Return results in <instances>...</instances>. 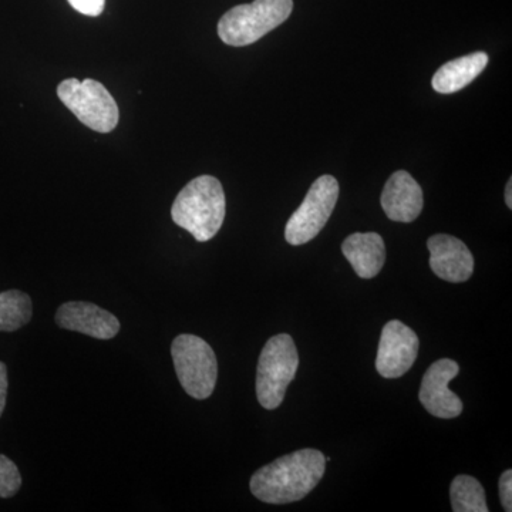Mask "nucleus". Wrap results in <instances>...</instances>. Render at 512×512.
Masks as SVG:
<instances>
[{
    "instance_id": "nucleus-1",
    "label": "nucleus",
    "mask_w": 512,
    "mask_h": 512,
    "mask_svg": "<svg viewBox=\"0 0 512 512\" xmlns=\"http://www.w3.org/2000/svg\"><path fill=\"white\" fill-rule=\"evenodd\" d=\"M325 470V456L315 448H303L259 468L249 485L262 503H296L315 490Z\"/></svg>"
},
{
    "instance_id": "nucleus-2",
    "label": "nucleus",
    "mask_w": 512,
    "mask_h": 512,
    "mask_svg": "<svg viewBox=\"0 0 512 512\" xmlns=\"http://www.w3.org/2000/svg\"><path fill=\"white\" fill-rule=\"evenodd\" d=\"M224 188L211 175H201L185 185L175 198L171 217L178 227L198 242H207L220 231L225 220Z\"/></svg>"
},
{
    "instance_id": "nucleus-3",
    "label": "nucleus",
    "mask_w": 512,
    "mask_h": 512,
    "mask_svg": "<svg viewBox=\"0 0 512 512\" xmlns=\"http://www.w3.org/2000/svg\"><path fill=\"white\" fill-rule=\"evenodd\" d=\"M293 0H254L235 6L222 16L218 35L229 46L244 47L258 42L291 16Z\"/></svg>"
},
{
    "instance_id": "nucleus-4",
    "label": "nucleus",
    "mask_w": 512,
    "mask_h": 512,
    "mask_svg": "<svg viewBox=\"0 0 512 512\" xmlns=\"http://www.w3.org/2000/svg\"><path fill=\"white\" fill-rule=\"evenodd\" d=\"M298 367V349L291 336L281 333L266 342L256 369V397L264 409L281 406Z\"/></svg>"
},
{
    "instance_id": "nucleus-5",
    "label": "nucleus",
    "mask_w": 512,
    "mask_h": 512,
    "mask_svg": "<svg viewBox=\"0 0 512 512\" xmlns=\"http://www.w3.org/2000/svg\"><path fill=\"white\" fill-rule=\"evenodd\" d=\"M171 356L185 393L197 400L208 399L218 379L217 356L211 346L198 336L180 335L174 339Z\"/></svg>"
},
{
    "instance_id": "nucleus-6",
    "label": "nucleus",
    "mask_w": 512,
    "mask_h": 512,
    "mask_svg": "<svg viewBox=\"0 0 512 512\" xmlns=\"http://www.w3.org/2000/svg\"><path fill=\"white\" fill-rule=\"evenodd\" d=\"M57 96L84 126L97 133H110L119 124V106L97 80H63L57 87Z\"/></svg>"
},
{
    "instance_id": "nucleus-7",
    "label": "nucleus",
    "mask_w": 512,
    "mask_h": 512,
    "mask_svg": "<svg viewBox=\"0 0 512 512\" xmlns=\"http://www.w3.org/2000/svg\"><path fill=\"white\" fill-rule=\"evenodd\" d=\"M339 198V183L332 175H322L312 184L301 207L293 212L285 228L291 245L308 244L328 224Z\"/></svg>"
},
{
    "instance_id": "nucleus-8",
    "label": "nucleus",
    "mask_w": 512,
    "mask_h": 512,
    "mask_svg": "<svg viewBox=\"0 0 512 512\" xmlns=\"http://www.w3.org/2000/svg\"><path fill=\"white\" fill-rule=\"evenodd\" d=\"M419 336L400 320L386 323L377 350L376 370L384 379L406 375L419 355Z\"/></svg>"
},
{
    "instance_id": "nucleus-9",
    "label": "nucleus",
    "mask_w": 512,
    "mask_h": 512,
    "mask_svg": "<svg viewBox=\"0 0 512 512\" xmlns=\"http://www.w3.org/2000/svg\"><path fill=\"white\" fill-rule=\"evenodd\" d=\"M460 373V366L451 359H440L424 373L419 393L420 403L431 416L456 419L463 413V402L448 384Z\"/></svg>"
},
{
    "instance_id": "nucleus-10",
    "label": "nucleus",
    "mask_w": 512,
    "mask_h": 512,
    "mask_svg": "<svg viewBox=\"0 0 512 512\" xmlns=\"http://www.w3.org/2000/svg\"><path fill=\"white\" fill-rule=\"evenodd\" d=\"M59 328L83 333L90 338L109 340L120 332V322L113 313L90 302H66L57 309Z\"/></svg>"
},
{
    "instance_id": "nucleus-11",
    "label": "nucleus",
    "mask_w": 512,
    "mask_h": 512,
    "mask_svg": "<svg viewBox=\"0 0 512 512\" xmlns=\"http://www.w3.org/2000/svg\"><path fill=\"white\" fill-rule=\"evenodd\" d=\"M430 268L443 281L467 282L473 276L474 258L463 241L451 235H434L427 241Z\"/></svg>"
},
{
    "instance_id": "nucleus-12",
    "label": "nucleus",
    "mask_w": 512,
    "mask_h": 512,
    "mask_svg": "<svg viewBox=\"0 0 512 512\" xmlns=\"http://www.w3.org/2000/svg\"><path fill=\"white\" fill-rule=\"evenodd\" d=\"M380 204L389 220L409 224L423 211V190L407 171H396L384 185Z\"/></svg>"
},
{
    "instance_id": "nucleus-13",
    "label": "nucleus",
    "mask_w": 512,
    "mask_h": 512,
    "mask_svg": "<svg viewBox=\"0 0 512 512\" xmlns=\"http://www.w3.org/2000/svg\"><path fill=\"white\" fill-rule=\"evenodd\" d=\"M342 252L362 279L375 278L386 262V247L383 238L376 232L350 235L343 241Z\"/></svg>"
},
{
    "instance_id": "nucleus-14",
    "label": "nucleus",
    "mask_w": 512,
    "mask_h": 512,
    "mask_svg": "<svg viewBox=\"0 0 512 512\" xmlns=\"http://www.w3.org/2000/svg\"><path fill=\"white\" fill-rule=\"evenodd\" d=\"M488 64V55L484 52L473 53L451 60L441 66L433 77V89L440 94H453L473 83L484 72Z\"/></svg>"
},
{
    "instance_id": "nucleus-15",
    "label": "nucleus",
    "mask_w": 512,
    "mask_h": 512,
    "mask_svg": "<svg viewBox=\"0 0 512 512\" xmlns=\"http://www.w3.org/2000/svg\"><path fill=\"white\" fill-rule=\"evenodd\" d=\"M33 315L28 293L12 289L0 292V332H15L28 325Z\"/></svg>"
},
{
    "instance_id": "nucleus-16",
    "label": "nucleus",
    "mask_w": 512,
    "mask_h": 512,
    "mask_svg": "<svg viewBox=\"0 0 512 512\" xmlns=\"http://www.w3.org/2000/svg\"><path fill=\"white\" fill-rule=\"evenodd\" d=\"M451 507L454 512H488L483 485L477 478L457 476L450 487Z\"/></svg>"
},
{
    "instance_id": "nucleus-17",
    "label": "nucleus",
    "mask_w": 512,
    "mask_h": 512,
    "mask_svg": "<svg viewBox=\"0 0 512 512\" xmlns=\"http://www.w3.org/2000/svg\"><path fill=\"white\" fill-rule=\"evenodd\" d=\"M22 487L19 468L10 458L0 454V498H12Z\"/></svg>"
},
{
    "instance_id": "nucleus-18",
    "label": "nucleus",
    "mask_w": 512,
    "mask_h": 512,
    "mask_svg": "<svg viewBox=\"0 0 512 512\" xmlns=\"http://www.w3.org/2000/svg\"><path fill=\"white\" fill-rule=\"evenodd\" d=\"M70 5L77 12L86 16H99L104 10L106 0H69Z\"/></svg>"
},
{
    "instance_id": "nucleus-19",
    "label": "nucleus",
    "mask_w": 512,
    "mask_h": 512,
    "mask_svg": "<svg viewBox=\"0 0 512 512\" xmlns=\"http://www.w3.org/2000/svg\"><path fill=\"white\" fill-rule=\"evenodd\" d=\"M498 490H500V500L503 504L504 510L507 512L512 511V471L507 470L501 474L500 481H498Z\"/></svg>"
},
{
    "instance_id": "nucleus-20",
    "label": "nucleus",
    "mask_w": 512,
    "mask_h": 512,
    "mask_svg": "<svg viewBox=\"0 0 512 512\" xmlns=\"http://www.w3.org/2000/svg\"><path fill=\"white\" fill-rule=\"evenodd\" d=\"M8 367L0 362V416L3 414L6 406V396H8Z\"/></svg>"
},
{
    "instance_id": "nucleus-21",
    "label": "nucleus",
    "mask_w": 512,
    "mask_h": 512,
    "mask_svg": "<svg viewBox=\"0 0 512 512\" xmlns=\"http://www.w3.org/2000/svg\"><path fill=\"white\" fill-rule=\"evenodd\" d=\"M512 181H508L507 188H505V204L507 207L512 208Z\"/></svg>"
}]
</instances>
